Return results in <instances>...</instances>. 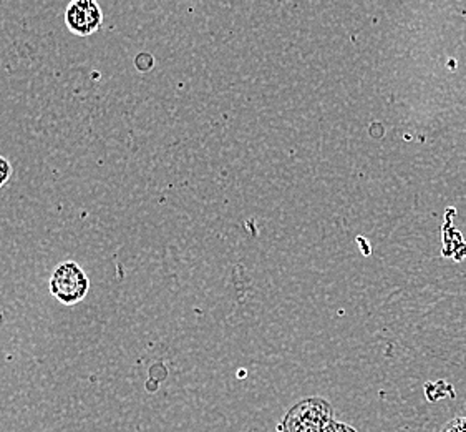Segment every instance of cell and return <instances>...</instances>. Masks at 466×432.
<instances>
[{
    "label": "cell",
    "mask_w": 466,
    "mask_h": 432,
    "mask_svg": "<svg viewBox=\"0 0 466 432\" xmlns=\"http://www.w3.org/2000/svg\"><path fill=\"white\" fill-rule=\"evenodd\" d=\"M334 421V407L327 399L306 397L284 414L278 432H324Z\"/></svg>",
    "instance_id": "6da1fadb"
},
{
    "label": "cell",
    "mask_w": 466,
    "mask_h": 432,
    "mask_svg": "<svg viewBox=\"0 0 466 432\" xmlns=\"http://www.w3.org/2000/svg\"><path fill=\"white\" fill-rule=\"evenodd\" d=\"M90 288V280L84 268L75 262L58 264L50 276L52 296L66 306H74L85 300Z\"/></svg>",
    "instance_id": "7a4b0ae2"
},
{
    "label": "cell",
    "mask_w": 466,
    "mask_h": 432,
    "mask_svg": "<svg viewBox=\"0 0 466 432\" xmlns=\"http://www.w3.org/2000/svg\"><path fill=\"white\" fill-rule=\"evenodd\" d=\"M103 12L95 0H74L66 10L68 30L78 37H88L102 27Z\"/></svg>",
    "instance_id": "3957f363"
},
{
    "label": "cell",
    "mask_w": 466,
    "mask_h": 432,
    "mask_svg": "<svg viewBox=\"0 0 466 432\" xmlns=\"http://www.w3.org/2000/svg\"><path fill=\"white\" fill-rule=\"evenodd\" d=\"M441 432H466V417H455L448 421Z\"/></svg>",
    "instance_id": "277c9868"
},
{
    "label": "cell",
    "mask_w": 466,
    "mask_h": 432,
    "mask_svg": "<svg viewBox=\"0 0 466 432\" xmlns=\"http://www.w3.org/2000/svg\"><path fill=\"white\" fill-rule=\"evenodd\" d=\"M10 177H12V167L9 160L0 157V189L9 181Z\"/></svg>",
    "instance_id": "5b68a950"
},
{
    "label": "cell",
    "mask_w": 466,
    "mask_h": 432,
    "mask_svg": "<svg viewBox=\"0 0 466 432\" xmlns=\"http://www.w3.org/2000/svg\"><path fill=\"white\" fill-rule=\"evenodd\" d=\"M324 432H357L355 431L352 426H349V424L339 423V421H334V423L330 424L329 427H327Z\"/></svg>",
    "instance_id": "8992f818"
}]
</instances>
